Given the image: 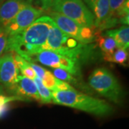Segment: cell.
<instances>
[{"instance_id":"obj_22","label":"cell","mask_w":129,"mask_h":129,"mask_svg":"<svg viewBox=\"0 0 129 129\" xmlns=\"http://www.w3.org/2000/svg\"><path fill=\"white\" fill-rule=\"evenodd\" d=\"M4 92V90H3V88L2 87V85H0V95H2Z\"/></svg>"},{"instance_id":"obj_1","label":"cell","mask_w":129,"mask_h":129,"mask_svg":"<svg viewBox=\"0 0 129 129\" xmlns=\"http://www.w3.org/2000/svg\"><path fill=\"white\" fill-rule=\"evenodd\" d=\"M49 16H41L25 30L9 36L7 52H14L25 60L40 52L54 24Z\"/></svg>"},{"instance_id":"obj_5","label":"cell","mask_w":129,"mask_h":129,"mask_svg":"<svg viewBox=\"0 0 129 129\" xmlns=\"http://www.w3.org/2000/svg\"><path fill=\"white\" fill-rule=\"evenodd\" d=\"M49 14L57 27L67 35L82 44H91L95 41L97 32L95 28L82 27L72 19L58 12L50 11Z\"/></svg>"},{"instance_id":"obj_18","label":"cell","mask_w":129,"mask_h":129,"mask_svg":"<svg viewBox=\"0 0 129 129\" xmlns=\"http://www.w3.org/2000/svg\"><path fill=\"white\" fill-rule=\"evenodd\" d=\"M52 75L55 77L56 78L62 80L64 82L71 84H77L78 83V79L75 78V76L69 73L68 72L65 71L64 70L58 69V68H52Z\"/></svg>"},{"instance_id":"obj_12","label":"cell","mask_w":129,"mask_h":129,"mask_svg":"<svg viewBox=\"0 0 129 129\" xmlns=\"http://www.w3.org/2000/svg\"><path fill=\"white\" fill-rule=\"evenodd\" d=\"M111 37L115 41L118 48L128 50L129 47V27L128 26H122L118 29L108 30L104 34Z\"/></svg>"},{"instance_id":"obj_6","label":"cell","mask_w":129,"mask_h":129,"mask_svg":"<svg viewBox=\"0 0 129 129\" xmlns=\"http://www.w3.org/2000/svg\"><path fill=\"white\" fill-rule=\"evenodd\" d=\"M27 62H38L52 68L64 70L73 76H80L81 64L78 60L55 52L43 50L27 60Z\"/></svg>"},{"instance_id":"obj_7","label":"cell","mask_w":129,"mask_h":129,"mask_svg":"<svg viewBox=\"0 0 129 129\" xmlns=\"http://www.w3.org/2000/svg\"><path fill=\"white\" fill-rule=\"evenodd\" d=\"M43 13L44 12L42 10L36 9L25 2L22 9L4 29L9 36L17 35L25 30L36 19L40 18Z\"/></svg>"},{"instance_id":"obj_14","label":"cell","mask_w":129,"mask_h":129,"mask_svg":"<svg viewBox=\"0 0 129 129\" xmlns=\"http://www.w3.org/2000/svg\"><path fill=\"white\" fill-rule=\"evenodd\" d=\"M129 0H109L110 13L118 19L129 14Z\"/></svg>"},{"instance_id":"obj_15","label":"cell","mask_w":129,"mask_h":129,"mask_svg":"<svg viewBox=\"0 0 129 129\" xmlns=\"http://www.w3.org/2000/svg\"><path fill=\"white\" fill-rule=\"evenodd\" d=\"M14 60L16 61V63L18 66L19 70H20L22 75H23L26 78L33 80L36 77V75L35 73L34 70L30 67V65L29 64L27 60H25L22 57L15 54L14 55Z\"/></svg>"},{"instance_id":"obj_23","label":"cell","mask_w":129,"mask_h":129,"mask_svg":"<svg viewBox=\"0 0 129 129\" xmlns=\"http://www.w3.org/2000/svg\"><path fill=\"white\" fill-rule=\"evenodd\" d=\"M2 1H3V0H0V3H1V2H2Z\"/></svg>"},{"instance_id":"obj_16","label":"cell","mask_w":129,"mask_h":129,"mask_svg":"<svg viewBox=\"0 0 129 129\" xmlns=\"http://www.w3.org/2000/svg\"><path fill=\"white\" fill-rule=\"evenodd\" d=\"M36 85L38 95L40 98V103H52V92L50 90L44 86L41 80L37 76L33 79Z\"/></svg>"},{"instance_id":"obj_3","label":"cell","mask_w":129,"mask_h":129,"mask_svg":"<svg viewBox=\"0 0 129 129\" xmlns=\"http://www.w3.org/2000/svg\"><path fill=\"white\" fill-rule=\"evenodd\" d=\"M88 83L95 91L112 102L120 104L123 99V91L114 75L105 68L94 70L88 78Z\"/></svg>"},{"instance_id":"obj_20","label":"cell","mask_w":129,"mask_h":129,"mask_svg":"<svg viewBox=\"0 0 129 129\" xmlns=\"http://www.w3.org/2000/svg\"><path fill=\"white\" fill-rule=\"evenodd\" d=\"M9 35L4 29H0V56L7 52V43Z\"/></svg>"},{"instance_id":"obj_19","label":"cell","mask_w":129,"mask_h":129,"mask_svg":"<svg viewBox=\"0 0 129 129\" xmlns=\"http://www.w3.org/2000/svg\"><path fill=\"white\" fill-rule=\"evenodd\" d=\"M58 0H26V2L36 9L45 12L50 10L52 5Z\"/></svg>"},{"instance_id":"obj_10","label":"cell","mask_w":129,"mask_h":129,"mask_svg":"<svg viewBox=\"0 0 129 129\" xmlns=\"http://www.w3.org/2000/svg\"><path fill=\"white\" fill-rule=\"evenodd\" d=\"M9 90L14 95L22 97L23 98H33L40 102L36 85L33 80L26 78L23 75H19L17 81Z\"/></svg>"},{"instance_id":"obj_2","label":"cell","mask_w":129,"mask_h":129,"mask_svg":"<svg viewBox=\"0 0 129 129\" xmlns=\"http://www.w3.org/2000/svg\"><path fill=\"white\" fill-rule=\"evenodd\" d=\"M52 102L98 116H108L113 108L103 100L75 91H52Z\"/></svg>"},{"instance_id":"obj_13","label":"cell","mask_w":129,"mask_h":129,"mask_svg":"<svg viewBox=\"0 0 129 129\" xmlns=\"http://www.w3.org/2000/svg\"><path fill=\"white\" fill-rule=\"evenodd\" d=\"M95 41L98 46L101 50L103 57L111 55L118 48L113 39L105 35H98L97 32Z\"/></svg>"},{"instance_id":"obj_21","label":"cell","mask_w":129,"mask_h":129,"mask_svg":"<svg viewBox=\"0 0 129 129\" xmlns=\"http://www.w3.org/2000/svg\"><path fill=\"white\" fill-rule=\"evenodd\" d=\"M82 1H83L85 4H86V5H87V7L92 11L93 5H94V4L98 0H82Z\"/></svg>"},{"instance_id":"obj_4","label":"cell","mask_w":129,"mask_h":129,"mask_svg":"<svg viewBox=\"0 0 129 129\" xmlns=\"http://www.w3.org/2000/svg\"><path fill=\"white\" fill-rule=\"evenodd\" d=\"M50 9L72 19L82 27L94 28L93 13L82 0H58Z\"/></svg>"},{"instance_id":"obj_17","label":"cell","mask_w":129,"mask_h":129,"mask_svg":"<svg viewBox=\"0 0 129 129\" xmlns=\"http://www.w3.org/2000/svg\"><path fill=\"white\" fill-rule=\"evenodd\" d=\"M103 59L111 62L118 63L120 64H125L128 59V51L122 50L120 48H117L113 54L111 55L103 57Z\"/></svg>"},{"instance_id":"obj_9","label":"cell","mask_w":129,"mask_h":129,"mask_svg":"<svg viewBox=\"0 0 129 129\" xmlns=\"http://www.w3.org/2000/svg\"><path fill=\"white\" fill-rule=\"evenodd\" d=\"M19 71L12 53L0 56V84L9 90L17 81Z\"/></svg>"},{"instance_id":"obj_8","label":"cell","mask_w":129,"mask_h":129,"mask_svg":"<svg viewBox=\"0 0 129 129\" xmlns=\"http://www.w3.org/2000/svg\"><path fill=\"white\" fill-rule=\"evenodd\" d=\"M95 20L94 28L98 32L115 27L118 19L110 13L109 0H98L92 9Z\"/></svg>"},{"instance_id":"obj_11","label":"cell","mask_w":129,"mask_h":129,"mask_svg":"<svg viewBox=\"0 0 129 129\" xmlns=\"http://www.w3.org/2000/svg\"><path fill=\"white\" fill-rule=\"evenodd\" d=\"M26 0H6L0 6V29L4 28L22 9Z\"/></svg>"}]
</instances>
